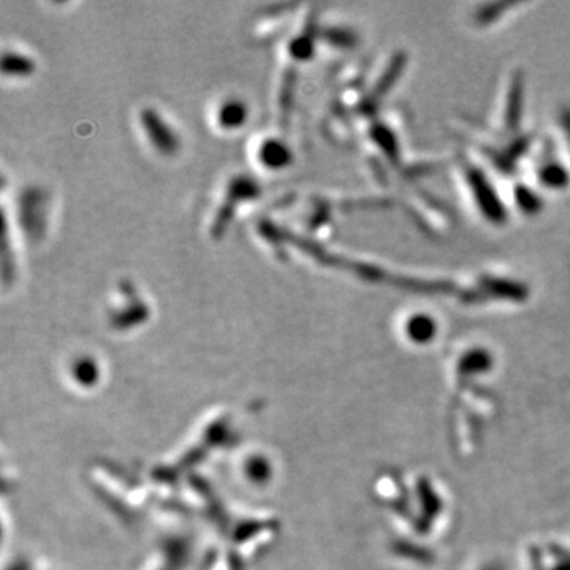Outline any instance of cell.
I'll return each instance as SVG.
<instances>
[{"mask_svg":"<svg viewBox=\"0 0 570 570\" xmlns=\"http://www.w3.org/2000/svg\"><path fill=\"white\" fill-rule=\"evenodd\" d=\"M3 70H6V73H9V71H13V73H18V71H21V73H28L29 70H32V62L28 61V59L20 58V56H7L6 61H3Z\"/></svg>","mask_w":570,"mask_h":570,"instance_id":"obj_5","label":"cell"},{"mask_svg":"<svg viewBox=\"0 0 570 570\" xmlns=\"http://www.w3.org/2000/svg\"><path fill=\"white\" fill-rule=\"evenodd\" d=\"M245 119V108L239 104H227L220 111V122L224 126L234 127Z\"/></svg>","mask_w":570,"mask_h":570,"instance_id":"obj_4","label":"cell"},{"mask_svg":"<svg viewBox=\"0 0 570 570\" xmlns=\"http://www.w3.org/2000/svg\"><path fill=\"white\" fill-rule=\"evenodd\" d=\"M262 157H264V163L268 164L269 167H279V165L285 164V160L288 159V154L283 146L268 142L262 149Z\"/></svg>","mask_w":570,"mask_h":570,"instance_id":"obj_3","label":"cell"},{"mask_svg":"<svg viewBox=\"0 0 570 570\" xmlns=\"http://www.w3.org/2000/svg\"><path fill=\"white\" fill-rule=\"evenodd\" d=\"M232 195L230 198H227L225 202V206L220 209L219 217H217L216 223L213 225L214 235L220 234L224 230V225L230 219L232 209H234V204L232 202L238 200V198L250 197V195L257 194V187L255 184L247 181V179H238V181L234 183L232 186Z\"/></svg>","mask_w":570,"mask_h":570,"instance_id":"obj_1","label":"cell"},{"mask_svg":"<svg viewBox=\"0 0 570 570\" xmlns=\"http://www.w3.org/2000/svg\"><path fill=\"white\" fill-rule=\"evenodd\" d=\"M142 121H145L146 130L151 135L153 141L156 142L157 148L163 149V151H175L176 140L174 134L167 129V126L164 127L163 121H160L156 112L149 110L145 111Z\"/></svg>","mask_w":570,"mask_h":570,"instance_id":"obj_2","label":"cell"}]
</instances>
